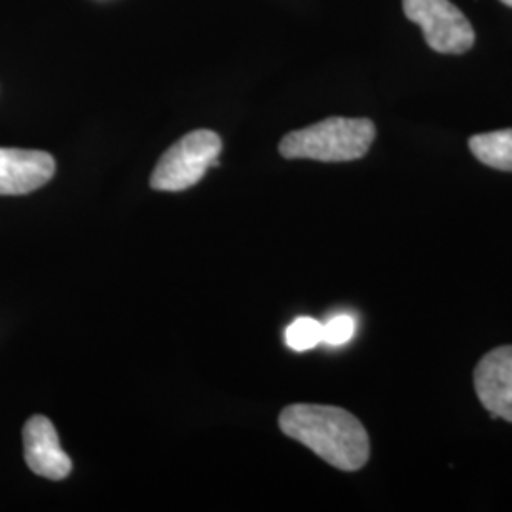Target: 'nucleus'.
Here are the masks:
<instances>
[{"instance_id":"nucleus-1","label":"nucleus","mask_w":512,"mask_h":512,"mask_svg":"<svg viewBox=\"0 0 512 512\" xmlns=\"http://www.w3.org/2000/svg\"><path fill=\"white\" fill-rule=\"evenodd\" d=\"M279 427L340 471H359L370 456L363 423L336 406L291 404L279 414Z\"/></svg>"},{"instance_id":"nucleus-5","label":"nucleus","mask_w":512,"mask_h":512,"mask_svg":"<svg viewBox=\"0 0 512 512\" xmlns=\"http://www.w3.org/2000/svg\"><path fill=\"white\" fill-rule=\"evenodd\" d=\"M55 175V160L42 150L0 148V196L31 194Z\"/></svg>"},{"instance_id":"nucleus-10","label":"nucleus","mask_w":512,"mask_h":512,"mask_svg":"<svg viewBox=\"0 0 512 512\" xmlns=\"http://www.w3.org/2000/svg\"><path fill=\"white\" fill-rule=\"evenodd\" d=\"M357 323L348 313L334 315L327 323H323V342L332 348L344 346L355 336Z\"/></svg>"},{"instance_id":"nucleus-7","label":"nucleus","mask_w":512,"mask_h":512,"mask_svg":"<svg viewBox=\"0 0 512 512\" xmlns=\"http://www.w3.org/2000/svg\"><path fill=\"white\" fill-rule=\"evenodd\" d=\"M23 450L29 469L50 480L71 475L73 461L63 452L54 423L46 416H33L23 427Z\"/></svg>"},{"instance_id":"nucleus-4","label":"nucleus","mask_w":512,"mask_h":512,"mask_svg":"<svg viewBox=\"0 0 512 512\" xmlns=\"http://www.w3.org/2000/svg\"><path fill=\"white\" fill-rule=\"evenodd\" d=\"M403 10L406 18L420 25L431 50L459 55L473 48V25L452 0H403Z\"/></svg>"},{"instance_id":"nucleus-11","label":"nucleus","mask_w":512,"mask_h":512,"mask_svg":"<svg viewBox=\"0 0 512 512\" xmlns=\"http://www.w3.org/2000/svg\"><path fill=\"white\" fill-rule=\"evenodd\" d=\"M501 2H503V4H507V6H511L512 8V0H501Z\"/></svg>"},{"instance_id":"nucleus-8","label":"nucleus","mask_w":512,"mask_h":512,"mask_svg":"<svg viewBox=\"0 0 512 512\" xmlns=\"http://www.w3.org/2000/svg\"><path fill=\"white\" fill-rule=\"evenodd\" d=\"M469 148L476 160L499 171H512V129H499L471 137Z\"/></svg>"},{"instance_id":"nucleus-3","label":"nucleus","mask_w":512,"mask_h":512,"mask_svg":"<svg viewBox=\"0 0 512 512\" xmlns=\"http://www.w3.org/2000/svg\"><path fill=\"white\" fill-rule=\"evenodd\" d=\"M222 139L211 129L186 133L160 158L150 186L160 192H183L200 183L209 167H219Z\"/></svg>"},{"instance_id":"nucleus-6","label":"nucleus","mask_w":512,"mask_h":512,"mask_svg":"<svg viewBox=\"0 0 512 512\" xmlns=\"http://www.w3.org/2000/svg\"><path fill=\"white\" fill-rule=\"evenodd\" d=\"M475 389L492 420L512 421V346L494 349L482 357L475 370Z\"/></svg>"},{"instance_id":"nucleus-9","label":"nucleus","mask_w":512,"mask_h":512,"mask_svg":"<svg viewBox=\"0 0 512 512\" xmlns=\"http://www.w3.org/2000/svg\"><path fill=\"white\" fill-rule=\"evenodd\" d=\"M323 342V323L311 317H298L285 330V344L293 351H310Z\"/></svg>"},{"instance_id":"nucleus-2","label":"nucleus","mask_w":512,"mask_h":512,"mask_svg":"<svg viewBox=\"0 0 512 512\" xmlns=\"http://www.w3.org/2000/svg\"><path fill=\"white\" fill-rule=\"evenodd\" d=\"M376 139L368 118H327L313 126L291 131L279 143L287 160L353 162L363 158Z\"/></svg>"}]
</instances>
